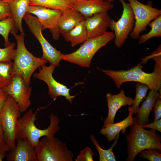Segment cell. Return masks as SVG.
Returning <instances> with one entry per match:
<instances>
[{
  "label": "cell",
  "instance_id": "obj_1",
  "mask_svg": "<svg viewBox=\"0 0 161 161\" xmlns=\"http://www.w3.org/2000/svg\"><path fill=\"white\" fill-rule=\"evenodd\" d=\"M161 47L159 46L155 51L148 58H152L155 62L154 70L147 73L142 70L141 63L126 70L103 69L97 67L109 76L114 82L116 86L120 88L125 82L134 81L146 85L150 90L158 91L161 90Z\"/></svg>",
  "mask_w": 161,
  "mask_h": 161
},
{
  "label": "cell",
  "instance_id": "obj_2",
  "mask_svg": "<svg viewBox=\"0 0 161 161\" xmlns=\"http://www.w3.org/2000/svg\"><path fill=\"white\" fill-rule=\"evenodd\" d=\"M155 129L147 130L134 122L130 131L126 136L127 149V161H133L142 151L153 148L161 151V137Z\"/></svg>",
  "mask_w": 161,
  "mask_h": 161
},
{
  "label": "cell",
  "instance_id": "obj_3",
  "mask_svg": "<svg viewBox=\"0 0 161 161\" xmlns=\"http://www.w3.org/2000/svg\"><path fill=\"white\" fill-rule=\"evenodd\" d=\"M37 112V111L34 112L31 109L19 118V129L16 137L27 140L34 148L41 137L54 136L60 130V119L57 116L52 114L49 116L50 123L48 127L44 129L38 128L35 124L37 119L36 117Z\"/></svg>",
  "mask_w": 161,
  "mask_h": 161
},
{
  "label": "cell",
  "instance_id": "obj_4",
  "mask_svg": "<svg viewBox=\"0 0 161 161\" xmlns=\"http://www.w3.org/2000/svg\"><path fill=\"white\" fill-rule=\"evenodd\" d=\"M10 33L14 35L17 43L16 52L13 62L15 73L21 74L26 83L30 85L31 77L34 71L48 62L42 57L34 56L27 50L25 45L24 35H17L14 30Z\"/></svg>",
  "mask_w": 161,
  "mask_h": 161
},
{
  "label": "cell",
  "instance_id": "obj_5",
  "mask_svg": "<svg viewBox=\"0 0 161 161\" xmlns=\"http://www.w3.org/2000/svg\"><path fill=\"white\" fill-rule=\"evenodd\" d=\"M114 38L113 32H107L100 36L88 38L75 51L69 54H62V60L82 67L89 68L96 53Z\"/></svg>",
  "mask_w": 161,
  "mask_h": 161
},
{
  "label": "cell",
  "instance_id": "obj_6",
  "mask_svg": "<svg viewBox=\"0 0 161 161\" xmlns=\"http://www.w3.org/2000/svg\"><path fill=\"white\" fill-rule=\"evenodd\" d=\"M35 148L38 161H73L72 151L54 135L43 137Z\"/></svg>",
  "mask_w": 161,
  "mask_h": 161
},
{
  "label": "cell",
  "instance_id": "obj_7",
  "mask_svg": "<svg viewBox=\"0 0 161 161\" xmlns=\"http://www.w3.org/2000/svg\"><path fill=\"white\" fill-rule=\"evenodd\" d=\"M21 113L16 101L8 96L0 111V123L6 142L11 150L16 146V138L19 129L18 120Z\"/></svg>",
  "mask_w": 161,
  "mask_h": 161
},
{
  "label": "cell",
  "instance_id": "obj_8",
  "mask_svg": "<svg viewBox=\"0 0 161 161\" xmlns=\"http://www.w3.org/2000/svg\"><path fill=\"white\" fill-rule=\"evenodd\" d=\"M127 0L131 7L135 20L134 26L129 35L133 39H137L140 33L146 30L149 23L161 15V10L153 7L151 1L145 4L138 0Z\"/></svg>",
  "mask_w": 161,
  "mask_h": 161
},
{
  "label": "cell",
  "instance_id": "obj_9",
  "mask_svg": "<svg viewBox=\"0 0 161 161\" xmlns=\"http://www.w3.org/2000/svg\"><path fill=\"white\" fill-rule=\"evenodd\" d=\"M23 19L31 32L41 46L43 52L42 57L50 64L56 66H59L62 60V54L52 46L44 36L42 32V26L37 18L30 14L26 13Z\"/></svg>",
  "mask_w": 161,
  "mask_h": 161
},
{
  "label": "cell",
  "instance_id": "obj_10",
  "mask_svg": "<svg viewBox=\"0 0 161 161\" xmlns=\"http://www.w3.org/2000/svg\"><path fill=\"white\" fill-rule=\"evenodd\" d=\"M123 7L120 18L117 21L111 19L109 27L114 31V43L118 48H121L132 30L134 25V16L131 7L125 0H119Z\"/></svg>",
  "mask_w": 161,
  "mask_h": 161
},
{
  "label": "cell",
  "instance_id": "obj_11",
  "mask_svg": "<svg viewBox=\"0 0 161 161\" xmlns=\"http://www.w3.org/2000/svg\"><path fill=\"white\" fill-rule=\"evenodd\" d=\"M62 12L58 10L30 5L27 13L35 15L41 24L42 30L49 29L53 39L58 40L61 35L58 24Z\"/></svg>",
  "mask_w": 161,
  "mask_h": 161
},
{
  "label": "cell",
  "instance_id": "obj_12",
  "mask_svg": "<svg viewBox=\"0 0 161 161\" xmlns=\"http://www.w3.org/2000/svg\"><path fill=\"white\" fill-rule=\"evenodd\" d=\"M56 66L50 64L48 66L44 65L39 68V71L33 74L34 78L42 80L47 85L48 88V94L52 99H55L59 96L65 97L70 103L75 95H71L70 89L56 80L53 76V73Z\"/></svg>",
  "mask_w": 161,
  "mask_h": 161
},
{
  "label": "cell",
  "instance_id": "obj_13",
  "mask_svg": "<svg viewBox=\"0 0 161 161\" xmlns=\"http://www.w3.org/2000/svg\"><path fill=\"white\" fill-rule=\"evenodd\" d=\"M30 85L26 83L21 74L15 73L10 84L3 89L15 100L21 113L26 111L31 104L32 88Z\"/></svg>",
  "mask_w": 161,
  "mask_h": 161
},
{
  "label": "cell",
  "instance_id": "obj_14",
  "mask_svg": "<svg viewBox=\"0 0 161 161\" xmlns=\"http://www.w3.org/2000/svg\"><path fill=\"white\" fill-rule=\"evenodd\" d=\"M17 144L6 155L8 161H38L34 146L27 140L17 137Z\"/></svg>",
  "mask_w": 161,
  "mask_h": 161
},
{
  "label": "cell",
  "instance_id": "obj_15",
  "mask_svg": "<svg viewBox=\"0 0 161 161\" xmlns=\"http://www.w3.org/2000/svg\"><path fill=\"white\" fill-rule=\"evenodd\" d=\"M107 12L97 13L85 20L88 38L100 36L107 32L111 19Z\"/></svg>",
  "mask_w": 161,
  "mask_h": 161
},
{
  "label": "cell",
  "instance_id": "obj_16",
  "mask_svg": "<svg viewBox=\"0 0 161 161\" xmlns=\"http://www.w3.org/2000/svg\"><path fill=\"white\" fill-rule=\"evenodd\" d=\"M113 7L111 3L103 0H78L73 4V8L86 18L97 13L108 12Z\"/></svg>",
  "mask_w": 161,
  "mask_h": 161
},
{
  "label": "cell",
  "instance_id": "obj_17",
  "mask_svg": "<svg viewBox=\"0 0 161 161\" xmlns=\"http://www.w3.org/2000/svg\"><path fill=\"white\" fill-rule=\"evenodd\" d=\"M108 108L107 116L104 122V125L114 123V120L117 111L123 106H130L133 103L134 100L126 96L123 89H121L119 93L112 95L108 93L106 95Z\"/></svg>",
  "mask_w": 161,
  "mask_h": 161
},
{
  "label": "cell",
  "instance_id": "obj_18",
  "mask_svg": "<svg viewBox=\"0 0 161 161\" xmlns=\"http://www.w3.org/2000/svg\"><path fill=\"white\" fill-rule=\"evenodd\" d=\"M161 98V94L158 91L150 90L148 96L141 107L137 110L134 119L139 125L148 123L149 117L157 100Z\"/></svg>",
  "mask_w": 161,
  "mask_h": 161
},
{
  "label": "cell",
  "instance_id": "obj_19",
  "mask_svg": "<svg viewBox=\"0 0 161 161\" xmlns=\"http://www.w3.org/2000/svg\"><path fill=\"white\" fill-rule=\"evenodd\" d=\"M128 111L129 114L125 119L118 123L104 125L100 129V133L106 137L108 141L110 142L115 140L120 131L122 134H124L128 127L133 125L135 121L131 114L130 106L128 107Z\"/></svg>",
  "mask_w": 161,
  "mask_h": 161
},
{
  "label": "cell",
  "instance_id": "obj_20",
  "mask_svg": "<svg viewBox=\"0 0 161 161\" xmlns=\"http://www.w3.org/2000/svg\"><path fill=\"white\" fill-rule=\"evenodd\" d=\"M30 0H4L10 7L13 18L14 28L20 34L25 35L22 26V21L30 5Z\"/></svg>",
  "mask_w": 161,
  "mask_h": 161
},
{
  "label": "cell",
  "instance_id": "obj_21",
  "mask_svg": "<svg viewBox=\"0 0 161 161\" xmlns=\"http://www.w3.org/2000/svg\"><path fill=\"white\" fill-rule=\"evenodd\" d=\"M85 20L83 15L74 8L62 11L58 24L60 34L63 36Z\"/></svg>",
  "mask_w": 161,
  "mask_h": 161
},
{
  "label": "cell",
  "instance_id": "obj_22",
  "mask_svg": "<svg viewBox=\"0 0 161 161\" xmlns=\"http://www.w3.org/2000/svg\"><path fill=\"white\" fill-rule=\"evenodd\" d=\"M63 36L66 41L70 43L72 47L83 43L88 39L85 20L77 24Z\"/></svg>",
  "mask_w": 161,
  "mask_h": 161
},
{
  "label": "cell",
  "instance_id": "obj_23",
  "mask_svg": "<svg viewBox=\"0 0 161 161\" xmlns=\"http://www.w3.org/2000/svg\"><path fill=\"white\" fill-rule=\"evenodd\" d=\"M30 5L41 6L63 11L73 8V3L68 0H30Z\"/></svg>",
  "mask_w": 161,
  "mask_h": 161
},
{
  "label": "cell",
  "instance_id": "obj_24",
  "mask_svg": "<svg viewBox=\"0 0 161 161\" xmlns=\"http://www.w3.org/2000/svg\"><path fill=\"white\" fill-rule=\"evenodd\" d=\"M12 61L0 62V88L4 89L11 83L15 74Z\"/></svg>",
  "mask_w": 161,
  "mask_h": 161
},
{
  "label": "cell",
  "instance_id": "obj_25",
  "mask_svg": "<svg viewBox=\"0 0 161 161\" xmlns=\"http://www.w3.org/2000/svg\"><path fill=\"white\" fill-rule=\"evenodd\" d=\"M119 136V133H118L110 148L107 150H104L100 147L94 135L92 134H90V137L92 143L95 146L99 153L100 161H116V157L113 152V149L117 143Z\"/></svg>",
  "mask_w": 161,
  "mask_h": 161
},
{
  "label": "cell",
  "instance_id": "obj_26",
  "mask_svg": "<svg viewBox=\"0 0 161 161\" xmlns=\"http://www.w3.org/2000/svg\"><path fill=\"white\" fill-rule=\"evenodd\" d=\"M148 25L151 30L148 33L140 36L138 38L139 44L145 43L151 38L161 37V15L151 21Z\"/></svg>",
  "mask_w": 161,
  "mask_h": 161
},
{
  "label": "cell",
  "instance_id": "obj_27",
  "mask_svg": "<svg viewBox=\"0 0 161 161\" xmlns=\"http://www.w3.org/2000/svg\"><path fill=\"white\" fill-rule=\"evenodd\" d=\"M148 87L146 84L137 82L135 86V96L132 106L131 107V114H136L139 108L140 103L146 98Z\"/></svg>",
  "mask_w": 161,
  "mask_h": 161
},
{
  "label": "cell",
  "instance_id": "obj_28",
  "mask_svg": "<svg viewBox=\"0 0 161 161\" xmlns=\"http://www.w3.org/2000/svg\"><path fill=\"white\" fill-rule=\"evenodd\" d=\"M13 29L15 28L12 16L0 21V35L4 39L5 47L10 44L9 40V34Z\"/></svg>",
  "mask_w": 161,
  "mask_h": 161
},
{
  "label": "cell",
  "instance_id": "obj_29",
  "mask_svg": "<svg viewBox=\"0 0 161 161\" xmlns=\"http://www.w3.org/2000/svg\"><path fill=\"white\" fill-rule=\"evenodd\" d=\"M15 45V43L12 42L4 48H0V62L14 60L16 52Z\"/></svg>",
  "mask_w": 161,
  "mask_h": 161
},
{
  "label": "cell",
  "instance_id": "obj_30",
  "mask_svg": "<svg viewBox=\"0 0 161 161\" xmlns=\"http://www.w3.org/2000/svg\"><path fill=\"white\" fill-rule=\"evenodd\" d=\"M139 153L140 157L150 161H161V154L156 149H146L141 151Z\"/></svg>",
  "mask_w": 161,
  "mask_h": 161
},
{
  "label": "cell",
  "instance_id": "obj_31",
  "mask_svg": "<svg viewBox=\"0 0 161 161\" xmlns=\"http://www.w3.org/2000/svg\"><path fill=\"white\" fill-rule=\"evenodd\" d=\"M94 152L89 147H86L80 151L75 159L76 161H93Z\"/></svg>",
  "mask_w": 161,
  "mask_h": 161
},
{
  "label": "cell",
  "instance_id": "obj_32",
  "mask_svg": "<svg viewBox=\"0 0 161 161\" xmlns=\"http://www.w3.org/2000/svg\"><path fill=\"white\" fill-rule=\"evenodd\" d=\"M12 16L8 4L3 1H0V21Z\"/></svg>",
  "mask_w": 161,
  "mask_h": 161
},
{
  "label": "cell",
  "instance_id": "obj_33",
  "mask_svg": "<svg viewBox=\"0 0 161 161\" xmlns=\"http://www.w3.org/2000/svg\"><path fill=\"white\" fill-rule=\"evenodd\" d=\"M10 150V148L6 142L3 131L0 123V153L9 151Z\"/></svg>",
  "mask_w": 161,
  "mask_h": 161
},
{
  "label": "cell",
  "instance_id": "obj_34",
  "mask_svg": "<svg viewBox=\"0 0 161 161\" xmlns=\"http://www.w3.org/2000/svg\"><path fill=\"white\" fill-rule=\"evenodd\" d=\"M153 109L154 113V121H157L161 118V98L159 99L156 102Z\"/></svg>",
  "mask_w": 161,
  "mask_h": 161
},
{
  "label": "cell",
  "instance_id": "obj_35",
  "mask_svg": "<svg viewBox=\"0 0 161 161\" xmlns=\"http://www.w3.org/2000/svg\"><path fill=\"white\" fill-rule=\"evenodd\" d=\"M141 126L143 128H150L161 132V119L154 121L151 123H148Z\"/></svg>",
  "mask_w": 161,
  "mask_h": 161
},
{
  "label": "cell",
  "instance_id": "obj_36",
  "mask_svg": "<svg viewBox=\"0 0 161 161\" xmlns=\"http://www.w3.org/2000/svg\"><path fill=\"white\" fill-rule=\"evenodd\" d=\"M8 96L4 90L0 88V111Z\"/></svg>",
  "mask_w": 161,
  "mask_h": 161
},
{
  "label": "cell",
  "instance_id": "obj_37",
  "mask_svg": "<svg viewBox=\"0 0 161 161\" xmlns=\"http://www.w3.org/2000/svg\"><path fill=\"white\" fill-rule=\"evenodd\" d=\"M6 156V152L3 151L0 153V161H2Z\"/></svg>",
  "mask_w": 161,
  "mask_h": 161
},
{
  "label": "cell",
  "instance_id": "obj_38",
  "mask_svg": "<svg viewBox=\"0 0 161 161\" xmlns=\"http://www.w3.org/2000/svg\"><path fill=\"white\" fill-rule=\"evenodd\" d=\"M104 1H106L109 3H111L112 2L116 0H103ZM139 1L141 2V0H138Z\"/></svg>",
  "mask_w": 161,
  "mask_h": 161
},
{
  "label": "cell",
  "instance_id": "obj_39",
  "mask_svg": "<svg viewBox=\"0 0 161 161\" xmlns=\"http://www.w3.org/2000/svg\"><path fill=\"white\" fill-rule=\"evenodd\" d=\"M69 1H70L72 2L73 4L75 3L78 0H68Z\"/></svg>",
  "mask_w": 161,
  "mask_h": 161
},
{
  "label": "cell",
  "instance_id": "obj_40",
  "mask_svg": "<svg viewBox=\"0 0 161 161\" xmlns=\"http://www.w3.org/2000/svg\"><path fill=\"white\" fill-rule=\"evenodd\" d=\"M3 0H0V1H3Z\"/></svg>",
  "mask_w": 161,
  "mask_h": 161
}]
</instances>
